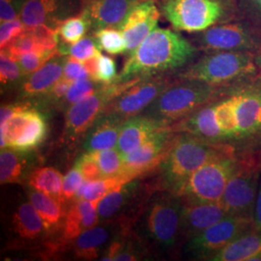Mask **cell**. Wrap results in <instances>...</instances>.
<instances>
[{
	"label": "cell",
	"instance_id": "2e32d148",
	"mask_svg": "<svg viewBox=\"0 0 261 261\" xmlns=\"http://www.w3.org/2000/svg\"><path fill=\"white\" fill-rule=\"evenodd\" d=\"M100 223L97 205L86 199L73 201L66 213L60 236L54 242L47 244V252H58L74 242L75 238L85 230Z\"/></svg>",
	"mask_w": 261,
	"mask_h": 261
},
{
	"label": "cell",
	"instance_id": "ab89813d",
	"mask_svg": "<svg viewBox=\"0 0 261 261\" xmlns=\"http://www.w3.org/2000/svg\"><path fill=\"white\" fill-rule=\"evenodd\" d=\"M84 181V176L76 166H74V168L68 171V173L63 177L62 185V199L65 205L69 201L74 200L75 193L82 186Z\"/></svg>",
	"mask_w": 261,
	"mask_h": 261
},
{
	"label": "cell",
	"instance_id": "9c48e42d",
	"mask_svg": "<svg viewBox=\"0 0 261 261\" xmlns=\"http://www.w3.org/2000/svg\"><path fill=\"white\" fill-rule=\"evenodd\" d=\"M253 231L252 218L227 215L185 243L184 252L196 259L210 258L228 244Z\"/></svg>",
	"mask_w": 261,
	"mask_h": 261
},
{
	"label": "cell",
	"instance_id": "681fc988",
	"mask_svg": "<svg viewBox=\"0 0 261 261\" xmlns=\"http://www.w3.org/2000/svg\"><path fill=\"white\" fill-rule=\"evenodd\" d=\"M254 7L261 11V0H250Z\"/></svg>",
	"mask_w": 261,
	"mask_h": 261
},
{
	"label": "cell",
	"instance_id": "d4e9b609",
	"mask_svg": "<svg viewBox=\"0 0 261 261\" xmlns=\"http://www.w3.org/2000/svg\"><path fill=\"white\" fill-rule=\"evenodd\" d=\"M212 261L261 260V232L252 231L228 244L217 252Z\"/></svg>",
	"mask_w": 261,
	"mask_h": 261
},
{
	"label": "cell",
	"instance_id": "4316f807",
	"mask_svg": "<svg viewBox=\"0 0 261 261\" xmlns=\"http://www.w3.org/2000/svg\"><path fill=\"white\" fill-rule=\"evenodd\" d=\"M28 152H21L11 147L1 149L0 154V181L1 184L19 183L28 179Z\"/></svg>",
	"mask_w": 261,
	"mask_h": 261
},
{
	"label": "cell",
	"instance_id": "60d3db41",
	"mask_svg": "<svg viewBox=\"0 0 261 261\" xmlns=\"http://www.w3.org/2000/svg\"><path fill=\"white\" fill-rule=\"evenodd\" d=\"M118 75L114 59L111 56H105L100 53L97 83L101 84H112L116 83Z\"/></svg>",
	"mask_w": 261,
	"mask_h": 261
},
{
	"label": "cell",
	"instance_id": "e575fe53",
	"mask_svg": "<svg viewBox=\"0 0 261 261\" xmlns=\"http://www.w3.org/2000/svg\"><path fill=\"white\" fill-rule=\"evenodd\" d=\"M57 47L61 56H71L83 62L100 53L92 34H90V36H85L72 45L58 43Z\"/></svg>",
	"mask_w": 261,
	"mask_h": 261
},
{
	"label": "cell",
	"instance_id": "b9f144b4",
	"mask_svg": "<svg viewBox=\"0 0 261 261\" xmlns=\"http://www.w3.org/2000/svg\"><path fill=\"white\" fill-rule=\"evenodd\" d=\"M75 166L81 170L84 180L86 181H96L105 178L98 163L89 153L85 152L84 155L77 159Z\"/></svg>",
	"mask_w": 261,
	"mask_h": 261
},
{
	"label": "cell",
	"instance_id": "ffe728a7",
	"mask_svg": "<svg viewBox=\"0 0 261 261\" xmlns=\"http://www.w3.org/2000/svg\"><path fill=\"white\" fill-rule=\"evenodd\" d=\"M65 60L66 56L58 55L34 73L27 75L19 84V98L36 100L46 95L63 76Z\"/></svg>",
	"mask_w": 261,
	"mask_h": 261
},
{
	"label": "cell",
	"instance_id": "f1b7e54d",
	"mask_svg": "<svg viewBox=\"0 0 261 261\" xmlns=\"http://www.w3.org/2000/svg\"><path fill=\"white\" fill-rule=\"evenodd\" d=\"M28 183V186L32 189L54 196L64 204L62 199L63 176L56 168L49 167L35 168L29 173Z\"/></svg>",
	"mask_w": 261,
	"mask_h": 261
},
{
	"label": "cell",
	"instance_id": "5bb4252c",
	"mask_svg": "<svg viewBox=\"0 0 261 261\" xmlns=\"http://www.w3.org/2000/svg\"><path fill=\"white\" fill-rule=\"evenodd\" d=\"M86 0H27L19 19L27 27L56 29L63 20L83 13Z\"/></svg>",
	"mask_w": 261,
	"mask_h": 261
},
{
	"label": "cell",
	"instance_id": "277c9868",
	"mask_svg": "<svg viewBox=\"0 0 261 261\" xmlns=\"http://www.w3.org/2000/svg\"><path fill=\"white\" fill-rule=\"evenodd\" d=\"M182 197L167 191L150 196L142 216L143 237L164 252L174 251L183 242Z\"/></svg>",
	"mask_w": 261,
	"mask_h": 261
},
{
	"label": "cell",
	"instance_id": "e0dca14e",
	"mask_svg": "<svg viewBox=\"0 0 261 261\" xmlns=\"http://www.w3.org/2000/svg\"><path fill=\"white\" fill-rule=\"evenodd\" d=\"M144 0H86L83 14L90 25V34L106 28H118L128 13Z\"/></svg>",
	"mask_w": 261,
	"mask_h": 261
},
{
	"label": "cell",
	"instance_id": "4fadbf2b",
	"mask_svg": "<svg viewBox=\"0 0 261 261\" xmlns=\"http://www.w3.org/2000/svg\"><path fill=\"white\" fill-rule=\"evenodd\" d=\"M174 137L170 126L161 127L137 149L123 156V172L138 178L160 166Z\"/></svg>",
	"mask_w": 261,
	"mask_h": 261
},
{
	"label": "cell",
	"instance_id": "7bdbcfd3",
	"mask_svg": "<svg viewBox=\"0 0 261 261\" xmlns=\"http://www.w3.org/2000/svg\"><path fill=\"white\" fill-rule=\"evenodd\" d=\"M25 29V24L20 19H12L0 24V47L5 48Z\"/></svg>",
	"mask_w": 261,
	"mask_h": 261
},
{
	"label": "cell",
	"instance_id": "7c38bea8",
	"mask_svg": "<svg viewBox=\"0 0 261 261\" xmlns=\"http://www.w3.org/2000/svg\"><path fill=\"white\" fill-rule=\"evenodd\" d=\"M198 47L207 51H250L258 49L260 39L240 22L213 25L195 37Z\"/></svg>",
	"mask_w": 261,
	"mask_h": 261
},
{
	"label": "cell",
	"instance_id": "6da1fadb",
	"mask_svg": "<svg viewBox=\"0 0 261 261\" xmlns=\"http://www.w3.org/2000/svg\"><path fill=\"white\" fill-rule=\"evenodd\" d=\"M196 51V47L180 33L157 27L128 56L117 82L125 83L177 70L191 62Z\"/></svg>",
	"mask_w": 261,
	"mask_h": 261
},
{
	"label": "cell",
	"instance_id": "484cf974",
	"mask_svg": "<svg viewBox=\"0 0 261 261\" xmlns=\"http://www.w3.org/2000/svg\"><path fill=\"white\" fill-rule=\"evenodd\" d=\"M28 197L41 216L47 235L60 231L67 213L65 205L54 196L35 189L28 192Z\"/></svg>",
	"mask_w": 261,
	"mask_h": 261
},
{
	"label": "cell",
	"instance_id": "74e56055",
	"mask_svg": "<svg viewBox=\"0 0 261 261\" xmlns=\"http://www.w3.org/2000/svg\"><path fill=\"white\" fill-rule=\"evenodd\" d=\"M25 76L22 74L17 60L4 50L0 55V83L1 88H11L19 85Z\"/></svg>",
	"mask_w": 261,
	"mask_h": 261
},
{
	"label": "cell",
	"instance_id": "7dc6e473",
	"mask_svg": "<svg viewBox=\"0 0 261 261\" xmlns=\"http://www.w3.org/2000/svg\"><path fill=\"white\" fill-rule=\"evenodd\" d=\"M101 53V51H100ZM93 56L87 60L84 61V65L89 75V77L97 83V75H98V62H99V55Z\"/></svg>",
	"mask_w": 261,
	"mask_h": 261
},
{
	"label": "cell",
	"instance_id": "83f0119b",
	"mask_svg": "<svg viewBox=\"0 0 261 261\" xmlns=\"http://www.w3.org/2000/svg\"><path fill=\"white\" fill-rule=\"evenodd\" d=\"M47 122L43 113L32 108L25 127L11 148L21 152L36 149L47 136Z\"/></svg>",
	"mask_w": 261,
	"mask_h": 261
},
{
	"label": "cell",
	"instance_id": "f35d334b",
	"mask_svg": "<svg viewBox=\"0 0 261 261\" xmlns=\"http://www.w3.org/2000/svg\"><path fill=\"white\" fill-rule=\"evenodd\" d=\"M60 55L58 48L54 50H45V51H31L28 54H23L21 56L16 57L22 74L24 76L30 75L37 71L42 66L44 65L53 57Z\"/></svg>",
	"mask_w": 261,
	"mask_h": 261
},
{
	"label": "cell",
	"instance_id": "d590c367",
	"mask_svg": "<svg viewBox=\"0 0 261 261\" xmlns=\"http://www.w3.org/2000/svg\"><path fill=\"white\" fill-rule=\"evenodd\" d=\"M100 85L101 84L94 82L91 79L75 81L70 86L65 96L56 105L57 109L67 111L74 103L80 102L87 96L94 93Z\"/></svg>",
	"mask_w": 261,
	"mask_h": 261
},
{
	"label": "cell",
	"instance_id": "1f68e13d",
	"mask_svg": "<svg viewBox=\"0 0 261 261\" xmlns=\"http://www.w3.org/2000/svg\"><path fill=\"white\" fill-rule=\"evenodd\" d=\"M58 43L75 44L90 33V25L84 14H80L75 17L63 20L56 28Z\"/></svg>",
	"mask_w": 261,
	"mask_h": 261
},
{
	"label": "cell",
	"instance_id": "cb8c5ba5",
	"mask_svg": "<svg viewBox=\"0 0 261 261\" xmlns=\"http://www.w3.org/2000/svg\"><path fill=\"white\" fill-rule=\"evenodd\" d=\"M12 229L19 238L28 241H35L47 235L43 220L31 201L20 203L14 211Z\"/></svg>",
	"mask_w": 261,
	"mask_h": 261
},
{
	"label": "cell",
	"instance_id": "8fae6325",
	"mask_svg": "<svg viewBox=\"0 0 261 261\" xmlns=\"http://www.w3.org/2000/svg\"><path fill=\"white\" fill-rule=\"evenodd\" d=\"M176 79L166 74L138 77L107 107L103 113L126 120L144 112Z\"/></svg>",
	"mask_w": 261,
	"mask_h": 261
},
{
	"label": "cell",
	"instance_id": "ac0fdd59",
	"mask_svg": "<svg viewBox=\"0 0 261 261\" xmlns=\"http://www.w3.org/2000/svg\"><path fill=\"white\" fill-rule=\"evenodd\" d=\"M182 216V237L186 243L206 228L221 221L227 213L220 201L189 202L184 201Z\"/></svg>",
	"mask_w": 261,
	"mask_h": 261
},
{
	"label": "cell",
	"instance_id": "ba28073f",
	"mask_svg": "<svg viewBox=\"0 0 261 261\" xmlns=\"http://www.w3.org/2000/svg\"><path fill=\"white\" fill-rule=\"evenodd\" d=\"M163 15L181 31L198 33L215 25L224 15L223 0H158Z\"/></svg>",
	"mask_w": 261,
	"mask_h": 261
},
{
	"label": "cell",
	"instance_id": "d6a6232c",
	"mask_svg": "<svg viewBox=\"0 0 261 261\" xmlns=\"http://www.w3.org/2000/svg\"><path fill=\"white\" fill-rule=\"evenodd\" d=\"M92 35L100 50H105L110 55L126 54V42L118 28H102Z\"/></svg>",
	"mask_w": 261,
	"mask_h": 261
},
{
	"label": "cell",
	"instance_id": "d6986e66",
	"mask_svg": "<svg viewBox=\"0 0 261 261\" xmlns=\"http://www.w3.org/2000/svg\"><path fill=\"white\" fill-rule=\"evenodd\" d=\"M215 103L198 109L180 121L172 124L175 133H187L211 143H227L216 119Z\"/></svg>",
	"mask_w": 261,
	"mask_h": 261
},
{
	"label": "cell",
	"instance_id": "44dd1931",
	"mask_svg": "<svg viewBox=\"0 0 261 261\" xmlns=\"http://www.w3.org/2000/svg\"><path fill=\"white\" fill-rule=\"evenodd\" d=\"M124 121V119L115 114L103 113L85 134L83 144L84 152L116 147Z\"/></svg>",
	"mask_w": 261,
	"mask_h": 261
},
{
	"label": "cell",
	"instance_id": "8d00e7d4",
	"mask_svg": "<svg viewBox=\"0 0 261 261\" xmlns=\"http://www.w3.org/2000/svg\"><path fill=\"white\" fill-rule=\"evenodd\" d=\"M159 19L160 18H152L122 32L126 42L127 56L133 54L139 47L140 44L145 40V38L157 28Z\"/></svg>",
	"mask_w": 261,
	"mask_h": 261
},
{
	"label": "cell",
	"instance_id": "ee69618b",
	"mask_svg": "<svg viewBox=\"0 0 261 261\" xmlns=\"http://www.w3.org/2000/svg\"><path fill=\"white\" fill-rule=\"evenodd\" d=\"M63 77L69 81L75 82L79 80L90 79L85 69L84 62L75 59L71 56H66L65 65L63 71Z\"/></svg>",
	"mask_w": 261,
	"mask_h": 261
},
{
	"label": "cell",
	"instance_id": "52a82bcc",
	"mask_svg": "<svg viewBox=\"0 0 261 261\" xmlns=\"http://www.w3.org/2000/svg\"><path fill=\"white\" fill-rule=\"evenodd\" d=\"M135 80L125 83L101 84L94 93L71 106L66 111L64 140L67 142L75 143L81 138H84L87 130L103 115L112 100L129 87Z\"/></svg>",
	"mask_w": 261,
	"mask_h": 261
},
{
	"label": "cell",
	"instance_id": "5b68a950",
	"mask_svg": "<svg viewBox=\"0 0 261 261\" xmlns=\"http://www.w3.org/2000/svg\"><path fill=\"white\" fill-rule=\"evenodd\" d=\"M258 71L250 51H210L178 74L179 80L198 81L215 86H231Z\"/></svg>",
	"mask_w": 261,
	"mask_h": 261
},
{
	"label": "cell",
	"instance_id": "603a6c76",
	"mask_svg": "<svg viewBox=\"0 0 261 261\" xmlns=\"http://www.w3.org/2000/svg\"><path fill=\"white\" fill-rule=\"evenodd\" d=\"M105 225H96L80 234L72 243L75 257L84 260L100 259L105 249L110 244L112 228L115 223H106Z\"/></svg>",
	"mask_w": 261,
	"mask_h": 261
},
{
	"label": "cell",
	"instance_id": "7a4b0ae2",
	"mask_svg": "<svg viewBox=\"0 0 261 261\" xmlns=\"http://www.w3.org/2000/svg\"><path fill=\"white\" fill-rule=\"evenodd\" d=\"M229 143H211L187 133H178L161 163L158 186L180 195L187 181L208 160L223 152Z\"/></svg>",
	"mask_w": 261,
	"mask_h": 261
},
{
	"label": "cell",
	"instance_id": "836d02e7",
	"mask_svg": "<svg viewBox=\"0 0 261 261\" xmlns=\"http://www.w3.org/2000/svg\"><path fill=\"white\" fill-rule=\"evenodd\" d=\"M86 153H89L96 160L103 172V177L117 176L123 172V157L118 150L110 148Z\"/></svg>",
	"mask_w": 261,
	"mask_h": 261
},
{
	"label": "cell",
	"instance_id": "8992f818",
	"mask_svg": "<svg viewBox=\"0 0 261 261\" xmlns=\"http://www.w3.org/2000/svg\"><path fill=\"white\" fill-rule=\"evenodd\" d=\"M239 167L233 145L208 160L189 178L179 196L189 202L220 201L224 189Z\"/></svg>",
	"mask_w": 261,
	"mask_h": 261
},
{
	"label": "cell",
	"instance_id": "9a60e30c",
	"mask_svg": "<svg viewBox=\"0 0 261 261\" xmlns=\"http://www.w3.org/2000/svg\"><path fill=\"white\" fill-rule=\"evenodd\" d=\"M238 134L236 140H249V145L261 144V88L247 87L233 90Z\"/></svg>",
	"mask_w": 261,
	"mask_h": 261
},
{
	"label": "cell",
	"instance_id": "f6af8a7d",
	"mask_svg": "<svg viewBox=\"0 0 261 261\" xmlns=\"http://www.w3.org/2000/svg\"><path fill=\"white\" fill-rule=\"evenodd\" d=\"M27 0H0V22L19 19Z\"/></svg>",
	"mask_w": 261,
	"mask_h": 261
},
{
	"label": "cell",
	"instance_id": "7402d4cb",
	"mask_svg": "<svg viewBox=\"0 0 261 261\" xmlns=\"http://www.w3.org/2000/svg\"><path fill=\"white\" fill-rule=\"evenodd\" d=\"M164 127L147 115L138 114L126 119L122 125L116 149L122 157L137 149L156 130Z\"/></svg>",
	"mask_w": 261,
	"mask_h": 261
},
{
	"label": "cell",
	"instance_id": "f546056e",
	"mask_svg": "<svg viewBox=\"0 0 261 261\" xmlns=\"http://www.w3.org/2000/svg\"><path fill=\"white\" fill-rule=\"evenodd\" d=\"M216 119L220 129L225 137L226 142L231 144L230 140H236L238 134V123L231 95H228L225 99L215 103Z\"/></svg>",
	"mask_w": 261,
	"mask_h": 261
},
{
	"label": "cell",
	"instance_id": "4dcf8cb0",
	"mask_svg": "<svg viewBox=\"0 0 261 261\" xmlns=\"http://www.w3.org/2000/svg\"><path fill=\"white\" fill-rule=\"evenodd\" d=\"M133 180H136V178L123 172L117 176L102 178L96 181H88L84 191V199L97 204L109 193Z\"/></svg>",
	"mask_w": 261,
	"mask_h": 261
},
{
	"label": "cell",
	"instance_id": "bcb514c9",
	"mask_svg": "<svg viewBox=\"0 0 261 261\" xmlns=\"http://www.w3.org/2000/svg\"><path fill=\"white\" fill-rule=\"evenodd\" d=\"M252 224H253V230L256 232H261V179L259 191L256 198V202L254 206V211L252 215Z\"/></svg>",
	"mask_w": 261,
	"mask_h": 261
},
{
	"label": "cell",
	"instance_id": "3957f363",
	"mask_svg": "<svg viewBox=\"0 0 261 261\" xmlns=\"http://www.w3.org/2000/svg\"><path fill=\"white\" fill-rule=\"evenodd\" d=\"M225 95V87L176 79L140 114L149 116L163 126H171L203 106L217 102Z\"/></svg>",
	"mask_w": 261,
	"mask_h": 261
},
{
	"label": "cell",
	"instance_id": "30bf717a",
	"mask_svg": "<svg viewBox=\"0 0 261 261\" xmlns=\"http://www.w3.org/2000/svg\"><path fill=\"white\" fill-rule=\"evenodd\" d=\"M238 158L239 167L227 182L220 202L227 215L252 219L260 185L261 168L251 160Z\"/></svg>",
	"mask_w": 261,
	"mask_h": 261
},
{
	"label": "cell",
	"instance_id": "c3c4849f",
	"mask_svg": "<svg viewBox=\"0 0 261 261\" xmlns=\"http://www.w3.org/2000/svg\"><path fill=\"white\" fill-rule=\"evenodd\" d=\"M255 64L257 66V69H258V72L261 76V51L257 56H255Z\"/></svg>",
	"mask_w": 261,
	"mask_h": 261
}]
</instances>
